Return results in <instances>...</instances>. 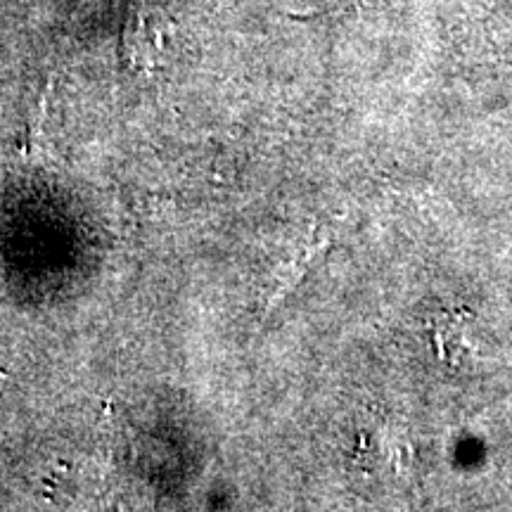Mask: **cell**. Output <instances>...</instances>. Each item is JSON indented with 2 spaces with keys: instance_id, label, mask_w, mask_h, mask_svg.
<instances>
[{
  "instance_id": "6da1fadb",
  "label": "cell",
  "mask_w": 512,
  "mask_h": 512,
  "mask_svg": "<svg viewBox=\"0 0 512 512\" xmlns=\"http://www.w3.org/2000/svg\"><path fill=\"white\" fill-rule=\"evenodd\" d=\"M176 41V29L162 10L147 0H136L128 10L121 55L131 69L155 72L166 64L171 46Z\"/></svg>"
}]
</instances>
